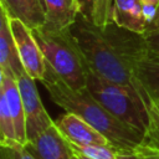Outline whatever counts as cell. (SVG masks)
Instances as JSON below:
<instances>
[{
	"mask_svg": "<svg viewBox=\"0 0 159 159\" xmlns=\"http://www.w3.org/2000/svg\"><path fill=\"white\" fill-rule=\"evenodd\" d=\"M159 30V6L157 9V14L154 16V19L152 20V22L147 26V30H145V34L144 35H149L152 32H155Z\"/></svg>",
	"mask_w": 159,
	"mask_h": 159,
	"instance_id": "cell-24",
	"label": "cell"
},
{
	"mask_svg": "<svg viewBox=\"0 0 159 159\" xmlns=\"http://www.w3.org/2000/svg\"><path fill=\"white\" fill-rule=\"evenodd\" d=\"M78 157H80V159H93V158H89V157H87V155H84V154H82V153H77V152H75Z\"/></svg>",
	"mask_w": 159,
	"mask_h": 159,
	"instance_id": "cell-25",
	"label": "cell"
},
{
	"mask_svg": "<svg viewBox=\"0 0 159 159\" xmlns=\"http://www.w3.org/2000/svg\"><path fill=\"white\" fill-rule=\"evenodd\" d=\"M46 21L42 29L51 31L68 30L80 15L77 0H42Z\"/></svg>",
	"mask_w": 159,
	"mask_h": 159,
	"instance_id": "cell-11",
	"label": "cell"
},
{
	"mask_svg": "<svg viewBox=\"0 0 159 159\" xmlns=\"http://www.w3.org/2000/svg\"><path fill=\"white\" fill-rule=\"evenodd\" d=\"M118 159H159L158 153L140 149L139 145L133 150H117Z\"/></svg>",
	"mask_w": 159,
	"mask_h": 159,
	"instance_id": "cell-20",
	"label": "cell"
},
{
	"mask_svg": "<svg viewBox=\"0 0 159 159\" xmlns=\"http://www.w3.org/2000/svg\"><path fill=\"white\" fill-rule=\"evenodd\" d=\"M0 159H36L20 143L11 145H0Z\"/></svg>",
	"mask_w": 159,
	"mask_h": 159,
	"instance_id": "cell-19",
	"label": "cell"
},
{
	"mask_svg": "<svg viewBox=\"0 0 159 159\" xmlns=\"http://www.w3.org/2000/svg\"><path fill=\"white\" fill-rule=\"evenodd\" d=\"M112 20L117 25L139 34H145L148 26L140 0H114Z\"/></svg>",
	"mask_w": 159,
	"mask_h": 159,
	"instance_id": "cell-13",
	"label": "cell"
},
{
	"mask_svg": "<svg viewBox=\"0 0 159 159\" xmlns=\"http://www.w3.org/2000/svg\"><path fill=\"white\" fill-rule=\"evenodd\" d=\"M67 140V139H66ZM70 148L73 152L82 153L93 159H118L117 149L112 145H102V144H88V145H78L68 142Z\"/></svg>",
	"mask_w": 159,
	"mask_h": 159,
	"instance_id": "cell-17",
	"label": "cell"
},
{
	"mask_svg": "<svg viewBox=\"0 0 159 159\" xmlns=\"http://www.w3.org/2000/svg\"><path fill=\"white\" fill-rule=\"evenodd\" d=\"M80 14L86 17L87 20L93 22V15H94V6H96V0H77Z\"/></svg>",
	"mask_w": 159,
	"mask_h": 159,
	"instance_id": "cell-22",
	"label": "cell"
},
{
	"mask_svg": "<svg viewBox=\"0 0 159 159\" xmlns=\"http://www.w3.org/2000/svg\"><path fill=\"white\" fill-rule=\"evenodd\" d=\"M113 1L114 0H96L93 22L101 27L109 24L112 20L113 12Z\"/></svg>",
	"mask_w": 159,
	"mask_h": 159,
	"instance_id": "cell-18",
	"label": "cell"
},
{
	"mask_svg": "<svg viewBox=\"0 0 159 159\" xmlns=\"http://www.w3.org/2000/svg\"><path fill=\"white\" fill-rule=\"evenodd\" d=\"M143 7V15L149 25L157 14V9L159 6V0H140Z\"/></svg>",
	"mask_w": 159,
	"mask_h": 159,
	"instance_id": "cell-21",
	"label": "cell"
},
{
	"mask_svg": "<svg viewBox=\"0 0 159 159\" xmlns=\"http://www.w3.org/2000/svg\"><path fill=\"white\" fill-rule=\"evenodd\" d=\"M55 124L60 129L61 134L73 144L111 145L106 135H103L99 130H97L88 122H86L83 118H81L75 113L66 112L63 116H61L55 120Z\"/></svg>",
	"mask_w": 159,
	"mask_h": 159,
	"instance_id": "cell-7",
	"label": "cell"
},
{
	"mask_svg": "<svg viewBox=\"0 0 159 159\" xmlns=\"http://www.w3.org/2000/svg\"><path fill=\"white\" fill-rule=\"evenodd\" d=\"M0 6L5 9L10 19L22 21L31 30L45 25L46 16L42 0H1Z\"/></svg>",
	"mask_w": 159,
	"mask_h": 159,
	"instance_id": "cell-12",
	"label": "cell"
},
{
	"mask_svg": "<svg viewBox=\"0 0 159 159\" xmlns=\"http://www.w3.org/2000/svg\"><path fill=\"white\" fill-rule=\"evenodd\" d=\"M0 134H1L0 145H11L19 143L16 138L14 119L11 117L6 98L1 93H0Z\"/></svg>",
	"mask_w": 159,
	"mask_h": 159,
	"instance_id": "cell-16",
	"label": "cell"
},
{
	"mask_svg": "<svg viewBox=\"0 0 159 159\" xmlns=\"http://www.w3.org/2000/svg\"><path fill=\"white\" fill-rule=\"evenodd\" d=\"M12 35L26 73L41 81L46 71V60L32 34V30L17 19H10Z\"/></svg>",
	"mask_w": 159,
	"mask_h": 159,
	"instance_id": "cell-6",
	"label": "cell"
},
{
	"mask_svg": "<svg viewBox=\"0 0 159 159\" xmlns=\"http://www.w3.org/2000/svg\"><path fill=\"white\" fill-rule=\"evenodd\" d=\"M0 72H4L16 80L26 73L12 35L10 17L5 11V9H2L1 6H0Z\"/></svg>",
	"mask_w": 159,
	"mask_h": 159,
	"instance_id": "cell-9",
	"label": "cell"
},
{
	"mask_svg": "<svg viewBox=\"0 0 159 159\" xmlns=\"http://www.w3.org/2000/svg\"><path fill=\"white\" fill-rule=\"evenodd\" d=\"M86 88L116 118L144 134L147 127L145 106L129 89L103 78L88 66Z\"/></svg>",
	"mask_w": 159,
	"mask_h": 159,
	"instance_id": "cell-4",
	"label": "cell"
},
{
	"mask_svg": "<svg viewBox=\"0 0 159 159\" xmlns=\"http://www.w3.org/2000/svg\"><path fill=\"white\" fill-rule=\"evenodd\" d=\"M145 111L147 127L139 148L159 154V97L150 98L145 106Z\"/></svg>",
	"mask_w": 159,
	"mask_h": 159,
	"instance_id": "cell-15",
	"label": "cell"
},
{
	"mask_svg": "<svg viewBox=\"0 0 159 159\" xmlns=\"http://www.w3.org/2000/svg\"><path fill=\"white\" fill-rule=\"evenodd\" d=\"M25 148L36 159H71L72 155V149L55 123L29 140Z\"/></svg>",
	"mask_w": 159,
	"mask_h": 159,
	"instance_id": "cell-8",
	"label": "cell"
},
{
	"mask_svg": "<svg viewBox=\"0 0 159 159\" xmlns=\"http://www.w3.org/2000/svg\"><path fill=\"white\" fill-rule=\"evenodd\" d=\"M0 93L6 98L11 117L14 119L16 138L19 143L25 145L27 143L26 117H25L21 93L17 86V80L4 72H0Z\"/></svg>",
	"mask_w": 159,
	"mask_h": 159,
	"instance_id": "cell-10",
	"label": "cell"
},
{
	"mask_svg": "<svg viewBox=\"0 0 159 159\" xmlns=\"http://www.w3.org/2000/svg\"><path fill=\"white\" fill-rule=\"evenodd\" d=\"M135 78L147 96V103L150 98L159 97V57L147 51L134 63ZM145 103V106H147Z\"/></svg>",
	"mask_w": 159,
	"mask_h": 159,
	"instance_id": "cell-14",
	"label": "cell"
},
{
	"mask_svg": "<svg viewBox=\"0 0 159 159\" xmlns=\"http://www.w3.org/2000/svg\"><path fill=\"white\" fill-rule=\"evenodd\" d=\"M32 34L46 63L72 88H86L87 65L70 30L51 31L40 27L32 30Z\"/></svg>",
	"mask_w": 159,
	"mask_h": 159,
	"instance_id": "cell-3",
	"label": "cell"
},
{
	"mask_svg": "<svg viewBox=\"0 0 159 159\" xmlns=\"http://www.w3.org/2000/svg\"><path fill=\"white\" fill-rule=\"evenodd\" d=\"M17 86L24 103L26 117V134L29 142L36 138L48 127H51L55 120H52L50 114L47 113L32 77H30L27 73L22 75L17 78Z\"/></svg>",
	"mask_w": 159,
	"mask_h": 159,
	"instance_id": "cell-5",
	"label": "cell"
},
{
	"mask_svg": "<svg viewBox=\"0 0 159 159\" xmlns=\"http://www.w3.org/2000/svg\"><path fill=\"white\" fill-rule=\"evenodd\" d=\"M86 65L97 75L129 89L144 106L147 96L134 75V63L148 51L144 34L111 21L101 27L81 14L68 29Z\"/></svg>",
	"mask_w": 159,
	"mask_h": 159,
	"instance_id": "cell-1",
	"label": "cell"
},
{
	"mask_svg": "<svg viewBox=\"0 0 159 159\" xmlns=\"http://www.w3.org/2000/svg\"><path fill=\"white\" fill-rule=\"evenodd\" d=\"M71 159H80V157H78V155H77V154H76V153L72 150V155H71Z\"/></svg>",
	"mask_w": 159,
	"mask_h": 159,
	"instance_id": "cell-26",
	"label": "cell"
},
{
	"mask_svg": "<svg viewBox=\"0 0 159 159\" xmlns=\"http://www.w3.org/2000/svg\"><path fill=\"white\" fill-rule=\"evenodd\" d=\"M41 82L55 104L66 112L75 113L83 118L106 135L111 145L117 150H133L140 144L143 138L142 132L116 118L87 88L75 89L68 86L48 63H46V71Z\"/></svg>",
	"mask_w": 159,
	"mask_h": 159,
	"instance_id": "cell-2",
	"label": "cell"
},
{
	"mask_svg": "<svg viewBox=\"0 0 159 159\" xmlns=\"http://www.w3.org/2000/svg\"><path fill=\"white\" fill-rule=\"evenodd\" d=\"M147 39L148 51L149 53L159 57V30L155 32H152L149 35H144Z\"/></svg>",
	"mask_w": 159,
	"mask_h": 159,
	"instance_id": "cell-23",
	"label": "cell"
}]
</instances>
